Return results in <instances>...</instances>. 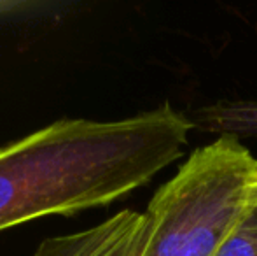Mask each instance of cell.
<instances>
[{
    "mask_svg": "<svg viewBox=\"0 0 257 256\" xmlns=\"http://www.w3.org/2000/svg\"><path fill=\"white\" fill-rule=\"evenodd\" d=\"M191 130L166 102L115 121L63 118L0 147V232L126 197L182 156Z\"/></svg>",
    "mask_w": 257,
    "mask_h": 256,
    "instance_id": "cell-1",
    "label": "cell"
},
{
    "mask_svg": "<svg viewBox=\"0 0 257 256\" xmlns=\"http://www.w3.org/2000/svg\"><path fill=\"white\" fill-rule=\"evenodd\" d=\"M255 181L257 160L238 137L196 149L144 211L139 256H215L252 204Z\"/></svg>",
    "mask_w": 257,
    "mask_h": 256,
    "instance_id": "cell-2",
    "label": "cell"
},
{
    "mask_svg": "<svg viewBox=\"0 0 257 256\" xmlns=\"http://www.w3.org/2000/svg\"><path fill=\"white\" fill-rule=\"evenodd\" d=\"M144 230V212L126 209L91 228L44 239L34 256H139Z\"/></svg>",
    "mask_w": 257,
    "mask_h": 256,
    "instance_id": "cell-3",
    "label": "cell"
},
{
    "mask_svg": "<svg viewBox=\"0 0 257 256\" xmlns=\"http://www.w3.org/2000/svg\"><path fill=\"white\" fill-rule=\"evenodd\" d=\"M189 116L193 128L238 139L257 137V99H222L194 109Z\"/></svg>",
    "mask_w": 257,
    "mask_h": 256,
    "instance_id": "cell-4",
    "label": "cell"
},
{
    "mask_svg": "<svg viewBox=\"0 0 257 256\" xmlns=\"http://www.w3.org/2000/svg\"><path fill=\"white\" fill-rule=\"evenodd\" d=\"M215 256H257V202L248 205Z\"/></svg>",
    "mask_w": 257,
    "mask_h": 256,
    "instance_id": "cell-5",
    "label": "cell"
},
{
    "mask_svg": "<svg viewBox=\"0 0 257 256\" xmlns=\"http://www.w3.org/2000/svg\"><path fill=\"white\" fill-rule=\"evenodd\" d=\"M252 202H257V181H255V185L252 186Z\"/></svg>",
    "mask_w": 257,
    "mask_h": 256,
    "instance_id": "cell-6",
    "label": "cell"
}]
</instances>
